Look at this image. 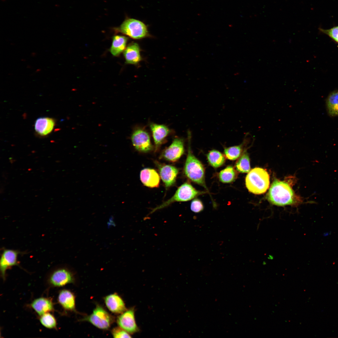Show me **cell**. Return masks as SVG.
Instances as JSON below:
<instances>
[{"label":"cell","mask_w":338,"mask_h":338,"mask_svg":"<svg viewBox=\"0 0 338 338\" xmlns=\"http://www.w3.org/2000/svg\"><path fill=\"white\" fill-rule=\"evenodd\" d=\"M267 198L272 204L279 206L295 205L299 201L289 183L277 179L271 185Z\"/></svg>","instance_id":"1"},{"label":"cell","mask_w":338,"mask_h":338,"mask_svg":"<svg viewBox=\"0 0 338 338\" xmlns=\"http://www.w3.org/2000/svg\"><path fill=\"white\" fill-rule=\"evenodd\" d=\"M188 149L184 171L186 176L193 182L208 191L205 181V170L202 163L194 156L191 147V135L188 132Z\"/></svg>","instance_id":"2"},{"label":"cell","mask_w":338,"mask_h":338,"mask_svg":"<svg viewBox=\"0 0 338 338\" xmlns=\"http://www.w3.org/2000/svg\"><path fill=\"white\" fill-rule=\"evenodd\" d=\"M269 177L265 169L255 167L250 170L245 178V184L250 192L256 194L264 193L269 186Z\"/></svg>","instance_id":"3"},{"label":"cell","mask_w":338,"mask_h":338,"mask_svg":"<svg viewBox=\"0 0 338 338\" xmlns=\"http://www.w3.org/2000/svg\"><path fill=\"white\" fill-rule=\"evenodd\" d=\"M202 193L203 192L196 190L190 183H184L178 188L172 197L153 209L150 213L164 208L175 202H186L190 200Z\"/></svg>","instance_id":"4"},{"label":"cell","mask_w":338,"mask_h":338,"mask_svg":"<svg viewBox=\"0 0 338 338\" xmlns=\"http://www.w3.org/2000/svg\"><path fill=\"white\" fill-rule=\"evenodd\" d=\"M114 318L102 306L97 305L90 315L85 316L80 321L89 322L96 327L103 330H107L114 322Z\"/></svg>","instance_id":"5"},{"label":"cell","mask_w":338,"mask_h":338,"mask_svg":"<svg viewBox=\"0 0 338 338\" xmlns=\"http://www.w3.org/2000/svg\"><path fill=\"white\" fill-rule=\"evenodd\" d=\"M74 282L73 273L68 269L64 267L56 268L52 270L45 279L46 285L49 288L63 287Z\"/></svg>","instance_id":"6"},{"label":"cell","mask_w":338,"mask_h":338,"mask_svg":"<svg viewBox=\"0 0 338 338\" xmlns=\"http://www.w3.org/2000/svg\"><path fill=\"white\" fill-rule=\"evenodd\" d=\"M118 30L135 39L144 38L148 34L147 27L143 22L131 18L125 20L118 28Z\"/></svg>","instance_id":"7"},{"label":"cell","mask_w":338,"mask_h":338,"mask_svg":"<svg viewBox=\"0 0 338 338\" xmlns=\"http://www.w3.org/2000/svg\"><path fill=\"white\" fill-rule=\"evenodd\" d=\"M131 138L133 146L140 152H148L153 148L150 135L143 128H136L133 131Z\"/></svg>","instance_id":"8"},{"label":"cell","mask_w":338,"mask_h":338,"mask_svg":"<svg viewBox=\"0 0 338 338\" xmlns=\"http://www.w3.org/2000/svg\"><path fill=\"white\" fill-rule=\"evenodd\" d=\"M20 252L12 249H4L3 250L0 260V275L3 281L6 279L7 270L15 266H19L18 257Z\"/></svg>","instance_id":"9"},{"label":"cell","mask_w":338,"mask_h":338,"mask_svg":"<svg viewBox=\"0 0 338 338\" xmlns=\"http://www.w3.org/2000/svg\"><path fill=\"white\" fill-rule=\"evenodd\" d=\"M183 139L175 138L171 144L162 152L160 157L167 161L175 162L178 160L184 152Z\"/></svg>","instance_id":"10"},{"label":"cell","mask_w":338,"mask_h":338,"mask_svg":"<svg viewBox=\"0 0 338 338\" xmlns=\"http://www.w3.org/2000/svg\"><path fill=\"white\" fill-rule=\"evenodd\" d=\"M155 163L166 188H168L173 185L176 182L178 173V169L171 165L161 163L158 162Z\"/></svg>","instance_id":"11"},{"label":"cell","mask_w":338,"mask_h":338,"mask_svg":"<svg viewBox=\"0 0 338 338\" xmlns=\"http://www.w3.org/2000/svg\"><path fill=\"white\" fill-rule=\"evenodd\" d=\"M118 325L129 333L133 334L138 330L133 308L126 310L119 316L116 320Z\"/></svg>","instance_id":"12"},{"label":"cell","mask_w":338,"mask_h":338,"mask_svg":"<svg viewBox=\"0 0 338 338\" xmlns=\"http://www.w3.org/2000/svg\"><path fill=\"white\" fill-rule=\"evenodd\" d=\"M30 306L38 316L55 310L54 304L52 299L50 297H41L33 300L30 304Z\"/></svg>","instance_id":"13"},{"label":"cell","mask_w":338,"mask_h":338,"mask_svg":"<svg viewBox=\"0 0 338 338\" xmlns=\"http://www.w3.org/2000/svg\"><path fill=\"white\" fill-rule=\"evenodd\" d=\"M150 127L154 142L156 151L164 142L170 134V129L166 125L154 123H150Z\"/></svg>","instance_id":"14"},{"label":"cell","mask_w":338,"mask_h":338,"mask_svg":"<svg viewBox=\"0 0 338 338\" xmlns=\"http://www.w3.org/2000/svg\"><path fill=\"white\" fill-rule=\"evenodd\" d=\"M57 301L64 310L76 312L75 296L70 290L66 289L60 290L58 294Z\"/></svg>","instance_id":"15"},{"label":"cell","mask_w":338,"mask_h":338,"mask_svg":"<svg viewBox=\"0 0 338 338\" xmlns=\"http://www.w3.org/2000/svg\"><path fill=\"white\" fill-rule=\"evenodd\" d=\"M104 300L107 308L113 313L121 314L126 310L123 300L116 293L105 296Z\"/></svg>","instance_id":"16"},{"label":"cell","mask_w":338,"mask_h":338,"mask_svg":"<svg viewBox=\"0 0 338 338\" xmlns=\"http://www.w3.org/2000/svg\"><path fill=\"white\" fill-rule=\"evenodd\" d=\"M140 180L146 186L151 188L157 187L159 185L160 177L154 169L145 168L140 173Z\"/></svg>","instance_id":"17"},{"label":"cell","mask_w":338,"mask_h":338,"mask_svg":"<svg viewBox=\"0 0 338 338\" xmlns=\"http://www.w3.org/2000/svg\"><path fill=\"white\" fill-rule=\"evenodd\" d=\"M55 123V121L53 118L47 117H40L35 121V129L40 135L46 136L52 131Z\"/></svg>","instance_id":"18"},{"label":"cell","mask_w":338,"mask_h":338,"mask_svg":"<svg viewBox=\"0 0 338 338\" xmlns=\"http://www.w3.org/2000/svg\"><path fill=\"white\" fill-rule=\"evenodd\" d=\"M124 54L126 62L128 64H136L141 59L139 46L136 43L128 45L125 50Z\"/></svg>","instance_id":"19"},{"label":"cell","mask_w":338,"mask_h":338,"mask_svg":"<svg viewBox=\"0 0 338 338\" xmlns=\"http://www.w3.org/2000/svg\"><path fill=\"white\" fill-rule=\"evenodd\" d=\"M326 109L328 115L331 116H338V90L330 93L326 101Z\"/></svg>","instance_id":"20"},{"label":"cell","mask_w":338,"mask_h":338,"mask_svg":"<svg viewBox=\"0 0 338 338\" xmlns=\"http://www.w3.org/2000/svg\"><path fill=\"white\" fill-rule=\"evenodd\" d=\"M127 38L122 36L116 35L113 37L110 51L113 55H119L125 49Z\"/></svg>","instance_id":"21"},{"label":"cell","mask_w":338,"mask_h":338,"mask_svg":"<svg viewBox=\"0 0 338 338\" xmlns=\"http://www.w3.org/2000/svg\"><path fill=\"white\" fill-rule=\"evenodd\" d=\"M208 161L214 168L222 166L225 161V156L221 152L215 150L210 151L207 155Z\"/></svg>","instance_id":"22"},{"label":"cell","mask_w":338,"mask_h":338,"mask_svg":"<svg viewBox=\"0 0 338 338\" xmlns=\"http://www.w3.org/2000/svg\"><path fill=\"white\" fill-rule=\"evenodd\" d=\"M245 142L243 141L239 145L225 148L224 152L225 157L230 160L238 158L245 150L243 151Z\"/></svg>","instance_id":"23"},{"label":"cell","mask_w":338,"mask_h":338,"mask_svg":"<svg viewBox=\"0 0 338 338\" xmlns=\"http://www.w3.org/2000/svg\"><path fill=\"white\" fill-rule=\"evenodd\" d=\"M237 173L232 166H229L221 171L219 173V180L223 183H229L234 181L237 178Z\"/></svg>","instance_id":"24"},{"label":"cell","mask_w":338,"mask_h":338,"mask_svg":"<svg viewBox=\"0 0 338 338\" xmlns=\"http://www.w3.org/2000/svg\"><path fill=\"white\" fill-rule=\"evenodd\" d=\"M236 170L243 173H248L250 170V159L248 153L244 151L235 164Z\"/></svg>","instance_id":"25"},{"label":"cell","mask_w":338,"mask_h":338,"mask_svg":"<svg viewBox=\"0 0 338 338\" xmlns=\"http://www.w3.org/2000/svg\"><path fill=\"white\" fill-rule=\"evenodd\" d=\"M38 317L40 323L45 327L50 329L57 330L56 319L51 312L46 313Z\"/></svg>","instance_id":"26"},{"label":"cell","mask_w":338,"mask_h":338,"mask_svg":"<svg viewBox=\"0 0 338 338\" xmlns=\"http://www.w3.org/2000/svg\"><path fill=\"white\" fill-rule=\"evenodd\" d=\"M319 29L321 32L328 36L338 44V26L327 29L321 28H319Z\"/></svg>","instance_id":"27"},{"label":"cell","mask_w":338,"mask_h":338,"mask_svg":"<svg viewBox=\"0 0 338 338\" xmlns=\"http://www.w3.org/2000/svg\"><path fill=\"white\" fill-rule=\"evenodd\" d=\"M111 333L114 338H131L129 333L120 327H115L111 330Z\"/></svg>","instance_id":"28"},{"label":"cell","mask_w":338,"mask_h":338,"mask_svg":"<svg viewBox=\"0 0 338 338\" xmlns=\"http://www.w3.org/2000/svg\"><path fill=\"white\" fill-rule=\"evenodd\" d=\"M191 210L194 213H199L204 209L202 202L198 199H195L191 202L190 206Z\"/></svg>","instance_id":"29"}]
</instances>
